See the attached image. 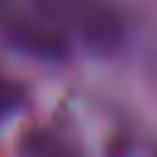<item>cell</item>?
<instances>
[{"instance_id": "1", "label": "cell", "mask_w": 157, "mask_h": 157, "mask_svg": "<svg viewBox=\"0 0 157 157\" xmlns=\"http://www.w3.org/2000/svg\"><path fill=\"white\" fill-rule=\"evenodd\" d=\"M17 103H20V88L0 78V115L12 110Z\"/></svg>"}]
</instances>
